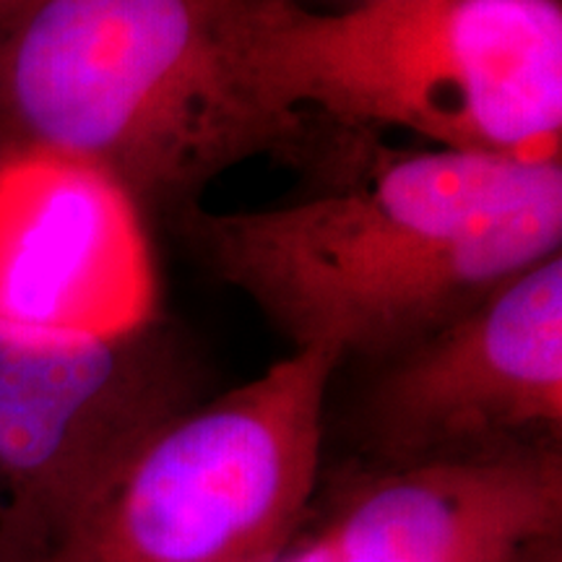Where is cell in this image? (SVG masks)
I'll return each mask as SVG.
<instances>
[{
  "label": "cell",
  "instance_id": "obj_1",
  "mask_svg": "<svg viewBox=\"0 0 562 562\" xmlns=\"http://www.w3.org/2000/svg\"><path fill=\"white\" fill-rule=\"evenodd\" d=\"M182 227L294 347L398 355L562 250V161L409 151L284 206H186Z\"/></svg>",
  "mask_w": 562,
  "mask_h": 562
},
{
  "label": "cell",
  "instance_id": "obj_2",
  "mask_svg": "<svg viewBox=\"0 0 562 562\" xmlns=\"http://www.w3.org/2000/svg\"><path fill=\"white\" fill-rule=\"evenodd\" d=\"M307 123L258 94L237 0H30L0 45V140L115 178L136 201H191Z\"/></svg>",
  "mask_w": 562,
  "mask_h": 562
},
{
  "label": "cell",
  "instance_id": "obj_3",
  "mask_svg": "<svg viewBox=\"0 0 562 562\" xmlns=\"http://www.w3.org/2000/svg\"><path fill=\"white\" fill-rule=\"evenodd\" d=\"M252 87L284 115L406 131L430 149L560 161V0H237Z\"/></svg>",
  "mask_w": 562,
  "mask_h": 562
},
{
  "label": "cell",
  "instance_id": "obj_4",
  "mask_svg": "<svg viewBox=\"0 0 562 562\" xmlns=\"http://www.w3.org/2000/svg\"><path fill=\"white\" fill-rule=\"evenodd\" d=\"M344 357L294 347L154 432L45 562H263L292 544L321 472Z\"/></svg>",
  "mask_w": 562,
  "mask_h": 562
},
{
  "label": "cell",
  "instance_id": "obj_5",
  "mask_svg": "<svg viewBox=\"0 0 562 562\" xmlns=\"http://www.w3.org/2000/svg\"><path fill=\"white\" fill-rule=\"evenodd\" d=\"M195 385L159 321L115 339L0 328V562H45L133 453L191 409Z\"/></svg>",
  "mask_w": 562,
  "mask_h": 562
},
{
  "label": "cell",
  "instance_id": "obj_6",
  "mask_svg": "<svg viewBox=\"0 0 562 562\" xmlns=\"http://www.w3.org/2000/svg\"><path fill=\"white\" fill-rule=\"evenodd\" d=\"M560 425L562 252L398 351L364 404L393 463L558 438Z\"/></svg>",
  "mask_w": 562,
  "mask_h": 562
},
{
  "label": "cell",
  "instance_id": "obj_7",
  "mask_svg": "<svg viewBox=\"0 0 562 562\" xmlns=\"http://www.w3.org/2000/svg\"><path fill=\"white\" fill-rule=\"evenodd\" d=\"M159 321L138 201L55 151L0 149V328L115 339Z\"/></svg>",
  "mask_w": 562,
  "mask_h": 562
},
{
  "label": "cell",
  "instance_id": "obj_8",
  "mask_svg": "<svg viewBox=\"0 0 562 562\" xmlns=\"http://www.w3.org/2000/svg\"><path fill=\"white\" fill-rule=\"evenodd\" d=\"M331 562H524L562 537L552 438L393 463L318 531Z\"/></svg>",
  "mask_w": 562,
  "mask_h": 562
},
{
  "label": "cell",
  "instance_id": "obj_9",
  "mask_svg": "<svg viewBox=\"0 0 562 562\" xmlns=\"http://www.w3.org/2000/svg\"><path fill=\"white\" fill-rule=\"evenodd\" d=\"M263 562H331V552H328L321 533H315V537L305 539V542L286 544L284 550Z\"/></svg>",
  "mask_w": 562,
  "mask_h": 562
},
{
  "label": "cell",
  "instance_id": "obj_10",
  "mask_svg": "<svg viewBox=\"0 0 562 562\" xmlns=\"http://www.w3.org/2000/svg\"><path fill=\"white\" fill-rule=\"evenodd\" d=\"M560 539H550V542L537 547V550H533L524 562H562V542H560Z\"/></svg>",
  "mask_w": 562,
  "mask_h": 562
},
{
  "label": "cell",
  "instance_id": "obj_11",
  "mask_svg": "<svg viewBox=\"0 0 562 562\" xmlns=\"http://www.w3.org/2000/svg\"><path fill=\"white\" fill-rule=\"evenodd\" d=\"M0 149H3V140H0Z\"/></svg>",
  "mask_w": 562,
  "mask_h": 562
},
{
  "label": "cell",
  "instance_id": "obj_12",
  "mask_svg": "<svg viewBox=\"0 0 562 562\" xmlns=\"http://www.w3.org/2000/svg\"><path fill=\"white\" fill-rule=\"evenodd\" d=\"M26 3H30V0H26Z\"/></svg>",
  "mask_w": 562,
  "mask_h": 562
},
{
  "label": "cell",
  "instance_id": "obj_13",
  "mask_svg": "<svg viewBox=\"0 0 562 562\" xmlns=\"http://www.w3.org/2000/svg\"><path fill=\"white\" fill-rule=\"evenodd\" d=\"M357 3H360V0H357Z\"/></svg>",
  "mask_w": 562,
  "mask_h": 562
}]
</instances>
